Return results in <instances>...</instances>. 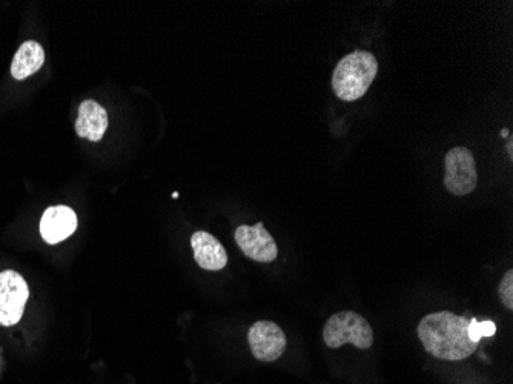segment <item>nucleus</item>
<instances>
[{
    "label": "nucleus",
    "mask_w": 513,
    "mask_h": 384,
    "mask_svg": "<svg viewBox=\"0 0 513 384\" xmlns=\"http://www.w3.org/2000/svg\"><path fill=\"white\" fill-rule=\"evenodd\" d=\"M470 318L455 315L451 311L426 315L418 325V337L424 349L435 358L461 361L478 349L477 341L469 337Z\"/></svg>",
    "instance_id": "nucleus-1"
},
{
    "label": "nucleus",
    "mask_w": 513,
    "mask_h": 384,
    "mask_svg": "<svg viewBox=\"0 0 513 384\" xmlns=\"http://www.w3.org/2000/svg\"><path fill=\"white\" fill-rule=\"evenodd\" d=\"M378 73V62L369 51H354L343 57L332 74V91L338 99L355 102L368 93Z\"/></svg>",
    "instance_id": "nucleus-2"
},
{
    "label": "nucleus",
    "mask_w": 513,
    "mask_h": 384,
    "mask_svg": "<svg viewBox=\"0 0 513 384\" xmlns=\"http://www.w3.org/2000/svg\"><path fill=\"white\" fill-rule=\"evenodd\" d=\"M323 340L331 349L341 348L348 343L357 349H369L374 345V331L368 320L357 312H337L326 322Z\"/></svg>",
    "instance_id": "nucleus-3"
},
{
    "label": "nucleus",
    "mask_w": 513,
    "mask_h": 384,
    "mask_svg": "<svg viewBox=\"0 0 513 384\" xmlns=\"http://www.w3.org/2000/svg\"><path fill=\"white\" fill-rule=\"evenodd\" d=\"M444 186L454 196H467L478 185L477 163L474 154L463 146L452 148L444 159Z\"/></svg>",
    "instance_id": "nucleus-4"
},
{
    "label": "nucleus",
    "mask_w": 513,
    "mask_h": 384,
    "mask_svg": "<svg viewBox=\"0 0 513 384\" xmlns=\"http://www.w3.org/2000/svg\"><path fill=\"white\" fill-rule=\"evenodd\" d=\"M28 297L30 288L19 272H0V325H17L24 315Z\"/></svg>",
    "instance_id": "nucleus-5"
},
{
    "label": "nucleus",
    "mask_w": 513,
    "mask_h": 384,
    "mask_svg": "<svg viewBox=\"0 0 513 384\" xmlns=\"http://www.w3.org/2000/svg\"><path fill=\"white\" fill-rule=\"evenodd\" d=\"M235 242L242 249L243 254L254 262L271 263L277 259L279 248L266 231L263 223L254 226H239L235 231Z\"/></svg>",
    "instance_id": "nucleus-6"
},
{
    "label": "nucleus",
    "mask_w": 513,
    "mask_h": 384,
    "mask_svg": "<svg viewBox=\"0 0 513 384\" xmlns=\"http://www.w3.org/2000/svg\"><path fill=\"white\" fill-rule=\"evenodd\" d=\"M248 341L252 355L265 363L279 360L286 349V335L272 322L254 323L249 329Z\"/></svg>",
    "instance_id": "nucleus-7"
},
{
    "label": "nucleus",
    "mask_w": 513,
    "mask_h": 384,
    "mask_svg": "<svg viewBox=\"0 0 513 384\" xmlns=\"http://www.w3.org/2000/svg\"><path fill=\"white\" fill-rule=\"evenodd\" d=\"M77 229V216L68 206H51L40 220V236L48 245L67 240Z\"/></svg>",
    "instance_id": "nucleus-8"
},
{
    "label": "nucleus",
    "mask_w": 513,
    "mask_h": 384,
    "mask_svg": "<svg viewBox=\"0 0 513 384\" xmlns=\"http://www.w3.org/2000/svg\"><path fill=\"white\" fill-rule=\"evenodd\" d=\"M191 246L194 251V259L200 268L206 269V271H222L228 265V254H226L222 243L208 232H196L192 236Z\"/></svg>",
    "instance_id": "nucleus-9"
},
{
    "label": "nucleus",
    "mask_w": 513,
    "mask_h": 384,
    "mask_svg": "<svg viewBox=\"0 0 513 384\" xmlns=\"http://www.w3.org/2000/svg\"><path fill=\"white\" fill-rule=\"evenodd\" d=\"M77 136L90 142H99L108 130V113L96 100L80 103L76 126Z\"/></svg>",
    "instance_id": "nucleus-10"
},
{
    "label": "nucleus",
    "mask_w": 513,
    "mask_h": 384,
    "mask_svg": "<svg viewBox=\"0 0 513 384\" xmlns=\"http://www.w3.org/2000/svg\"><path fill=\"white\" fill-rule=\"evenodd\" d=\"M45 51L39 42L28 40L20 45L11 63V74L13 79L25 80L44 67Z\"/></svg>",
    "instance_id": "nucleus-11"
},
{
    "label": "nucleus",
    "mask_w": 513,
    "mask_h": 384,
    "mask_svg": "<svg viewBox=\"0 0 513 384\" xmlns=\"http://www.w3.org/2000/svg\"><path fill=\"white\" fill-rule=\"evenodd\" d=\"M498 294H500L501 302L506 306L509 311L513 309V271H509L504 274L503 280H501L500 288H498Z\"/></svg>",
    "instance_id": "nucleus-12"
},
{
    "label": "nucleus",
    "mask_w": 513,
    "mask_h": 384,
    "mask_svg": "<svg viewBox=\"0 0 513 384\" xmlns=\"http://www.w3.org/2000/svg\"><path fill=\"white\" fill-rule=\"evenodd\" d=\"M469 337L472 341H477V343H480L481 338V332H480V322L478 320H475V318H470L469 322Z\"/></svg>",
    "instance_id": "nucleus-13"
},
{
    "label": "nucleus",
    "mask_w": 513,
    "mask_h": 384,
    "mask_svg": "<svg viewBox=\"0 0 513 384\" xmlns=\"http://www.w3.org/2000/svg\"><path fill=\"white\" fill-rule=\"evenodd\" d=\"M481 337H494L497 332V326L494 322H483L480 323Z\"/></svg>",
    "instance_id": "nucleus-14"
},
{
    "label": "nucleus",
    "mask_w": 513,
    "mask_h": 384,
    "mask_svg": "<svg viewBox=\"0 0 513 384\" xmlns=\"http://www.w3.org/2000/svg\"><path fill=\"white\" fill-rule=\"evenodd\" d=\"M507 148H509V154L512 156V142H510V140L509 143H507Z\"/></svg>",
    "instance_id": "nucleus-15"
},
{
    "label": "nucleus",
    "mask_w": 513,
    "mask_h": 384,
    "mask_svg": "<svg viewBox=\"0 0 513 384\" xmlns=\"http://www.w3.org/2000/svg\"><path fill=\"white\" fill-rule=\"evenodd\" d=\"M507 136H509V131H507V130L501 131V137H507Z\"/></svg>",
    "instance_id": "nucleus-16"
}]
</instances>
